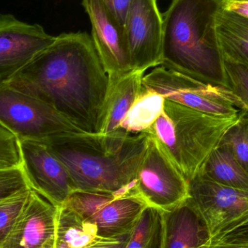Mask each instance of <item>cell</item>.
<instances>
[{
	"instance_id": "3",
	"label": "cell",
	"mask_w": 248,
	"mask_h": 248,
	"mask_svg": "<svg viewBox=\"0 0 248 248\" xmlns=\"http://www.w3.org/2000/svg\"><path fill=\"white\" fill-rule=\"evenodd\" d=\"M222 0H172L163 13L160 65L220 81L216 20Z\"/></svg>"
},
{
	"instance_id": "30",
	"label": "cell",
	"mask_w": 248,
	"mask_h": 248,
	"mask_svg": "<svg viewBox=\"0 0 248 248\" xmlns=\"http://www.w3.org/2000/svg\"><path fill=\"white\" fill-rule=\"evenodd\" d=\"M130 234L120 237V238L118 239L117 240L113 242V243H110V244L93 248H125L127 242H128V239H129Z\"/></svg>"
},
{
	"instance_id": "26",
	"label": "cell",
	"mask_w": 248,
	"mask_h": 248,
	"mask_svg": "<svg viewBox=\"0 0 248 248\" xmlns=\"http://www.w3.org/2000/svg\"><path fill=\"white\" fill-rule=\"evenodd\" d=\"M21 166L18 140L0 125V169Z\"/></svg>"
},
{
	"instance_id": "32",
	"label": "cell",
	"mask_w": 248,
	"mask_h": 248,
	"mask_svg": "<svg viewBox=\"0 0 248 248\" xmlns=\"http://www.w3.org/2000/svg\"></svg>"
},
{
	"instance_id": "16",
	"label": "cell",
	"mask_w": 248,
	"mask_h": 248,
	"mask_svg": "<svg viewBox=\"0 0 248 248\" xmlns=\"http://www.w3.org/2000/svg\"><path fill=\"white\" fill-rule=\"evenodd\" d=\"M118 239L99 235L95 224L63 204L58 207L55 248H93L110 244Z\"/></svg>"
},
{
	"instance_id": "29",
	"label": "cell",
	"mask_w": 248,
	"mask_h": 248,
	"mask_svg": "<svg viewBox=\"0 0 248 248\" xmlns=\"http://www.w3.org/2000/svg\"><path fill=\"white\" fill-rule=\"evenodd\" d=\"M224 10L248 19V0H222Z\"/></svg>"
},
{
	"instance_id": "19",
	"label": "cell",
	"mask_w": 248,
	"mask_h": 248,
	"mask_svg": "<svg viewBox=\"0 0 248 248\" xmlns=\"http://www.w3.org/2000/svg\"><path fill=\"white\" fill-rule=\"evenodd\" d=\"M198 174L221 185L248 192V173L225 147L214 150Z\"/></svg>"
},
{
	"instance_id": "22",
	"label": "cell",
	"mask_w": 248,
	"mask_h": 248,
	"mask_svg": "<svg viewBox=\"0 0 248 248\" xmlns=\"http://www.w3.org/2000/svg\"><path fill=\"white\" fill-rule=\"evenodd\" d=\"M220 81L238 100L242 110H248V67L221 59Z\"/></svg>"
},
{
	"instance_id": "1",
	"label": "cell",
	"mask_w": 248,
	"mask_h": 248,
	"mask_svg": "<svg viewBox=\"0 0 248 248\" xmlns=\"http://www.w3.org/2000/svg\"><path fill=\"white\" fill-rule=\"evenodd\" d=\"M6 84L45 102L82 132L101 133L110 81L87 32L58 35Z\"/></svg>"
},
{
	"instance_id": "31",
	"label": "cell",
	"mask_w": 248,
	"mask_h": 248,
	"mask_svg": "<svg viewBox=\"0 0 248 248\" xmlns=\"http://www.w3.org/2000/svg\"><path fill=\"white\" fill-rule=\"evenodd\" d=\"M210 248H248V246L232 243H211Z\"/></svg>"
},
{
	"instance_id": "18",
	"label": "cell",
	"mask_w": 248,
	"mask_h": 248,
	"mask_svg": "<svg viewBox=\"0 0 248 248\" xmlns=\"http://www.w3.org/2000/svg\"><path fill=\"white\" fill-rule=\"evenodd\" d=\"M143 73L132 71L122 78L110 81L105 106L104 123L100 134L119 129L121 123L142 90Z\"/></svg>"
},
{
	"instance_id": "10",
	"label": "cell",
	"mask_w": 248,
	"mask_h": 248,
	"mask_svg": "<svg viewBox=\"0 0 248 248\" xmlns=\"http://www.w3.org/2000/svg\"><path fill=\"white\" fill-rule=\"evenodd\" d=\"M189 195L212 237L248 215V192L221 185L202 174L189 182Z\"/></svg>"
},
{
	"instance_id": "28",
	"label": "cell",
	"mask_w": 248,
	"mask_h": 248,
	"mask_svg": "<svg viewBox=\"0 0 248 248\" xmlns=\"http://www.w3.org/2000/svg\"><path fill=\"white\" fill-rule=\"evenodd\" d=\"M116 20L124 26L134 0H100Z\"/></svg>"
},
{
	"instance_id": "9",
	"label": "cell",
	"mask_w": 248,
	"mask_h": 248,
	"mask_svg": "<svg viewBox=\"0 0 248 248\" xmlns=\"http://www.w3.org/2000/svg\"><path fill=\"white\" fill-rule=\"evenodd\" d=\"M163 27L157 0H134L124 26L133 71L144 74L160 65Z\"/></svg>"
},
{
	"instance_id": "13",
	"label": "cell",
	"mask_w": 248,
	"mask_h": 248,
	"mask_svg": "<svg viewBox=\"0 0 248 248\" xmlns=\"http://www.w3.org/2000/svg\"><path fill=\"white\" fill-rule=\"evenodd\" d=\"M92 24L91 37L110 81L132 72L123 26L100 0H82Z\"/></svg>"
},
{
	"instance_id": "25",
	"label": "cell",
	"mask_w": 248,
	"mask_h": 248,
	"mask_svg": "<svg viewBox=\"0 0 248 248\" xmlns=\"http://www.w3.org/2000/svg\"><path fill=\"white\" fill-rule=\"evenodd\" d=\"M31 189L22 166L0 169V201Z\"/></svg>"
},
{
	"instance_id": "14",
	"label": "cell",
	"mask_w": 248,
	"mask_h": 248,
	"mask_svg": "<svg viewBox=\"0 0 248 248\" xmlns=\"http://www.w3.org/2000/svg\"><path fill=\"white\" fill-rule=\"evenodd\" d=\"M58 207L31 189L16 225L0 248H55Z\"/></svg>"
},
{
	"instance_id": "2",
	"label": "cell",
	"mask_w": 248,
	"mask_h": 248,
	"mask_svg": "<svg viewBox=\"0 0 248 248\" xmlns=\"http://www.w3.org/2000/svg\"><path fill=\"white\" fill-rule=\"evenodd\" d=\"M149 137L119 128L109 134H65L40 142L63 163L74 191L137 195V173Z\"/></svg>"
},
{
	"instance_id": "11",
	"label": "cell",
	"mask_w": 248,
	"mask_h": 248,
	"mask_svg": "<svg viewBox=\"0 0 248 248\" xmlns=\"http://www.w3.org/2000/svg\"><path fill=\"white\" fill-rule=\"evenodd\" d=\"M17 140L21 166L31 188L55 206L63 205L74 191L63 163L43 143Z\"/></svg>"
},
{
	"instance_id": "20",
	"label": "cell",
	"mask_w": 248,
	"mask_h": 248,
	"mask_svg": "<svg viewBox=\"0 0 248 248\" xmlns=\"http://www.w3.org/2000/svg\"><path fill=\"white\" fill-rule=\"evenodd\" d=\"M164 103L163 96L142 87L119 128L130 134L147 132L163 113Z\"/></svg>"
},
{
	"instance_id": "4",
	"label": "cell",
	"mask_w": 248,
	"mask_h": 248,
	"mask_svg": "<svg viewBox=\"0 0 248 248\" xmlns=\"http://www.w3.org/2000/svg\"><path fill=\"white\" fill-rule=\"evenodd\" d=\"M240 112L218 116L165 99L163 113L146 133L156 139L189 182L201 171L224 134L238 122Z\"/></svg>"
},
{
	"instance_id": "27",
	"label": "cell",
	"mask_w": 248,
	"mask_h": 248,
	"mask_svg": "<svg viewBox=\"0 0 248 248\" xmlns=\"http://www.w3.org/2000/svg\"><path fill=\"white\" fill-rule=\"evenodd\" d=\"M211 243H232L248 246V215L214 236Z\"/></svg>"
},
{
	"instance_id": "23",
	"label": "cell",
	"mask_w": 248,
	"mask_h": 248,
	"mask_svg": "<svg viewBox=\"0 0 248 248\" xmlns=\"http://www.w3.org/2000/svg\"><path fill=\"white\" fill-rule=\"evenodd\" d=\"M218 146L227 149L248 173V110H241L238 122L224 134Z\"/></svg>"
},
{
	"instance_id": "6",
	"label": "cell",
	"mask_w": 248,
	"mask_h": 248,
	"mask_svg": "<svg viewBox=\"0 0 248 248\" xmlns=\"http://www.w3.org/2000/svg\"><path fill=\"white\" fill-rule=\"evenodd\" d=\"M0 125L17 140L36 141L84 133L45 102L6 83L0 84Z\"/></svg>"
},
{
	"instance_id": "12",
	"label": "cell",
	"mask_w": 248,
	"mask_h": 248,
	"mask_svg": "<svg viewBox=\"0 0 248 248\" xmlns=\"http://www.w3.org/2000/svg\"><path fill=\"white\" fill-rule=\"evenodd\" d=\"M55 38L40 25L0 14V84L13 78Z\"/></svg>"
},
{
	"instance_id": "8",
	"label": "cell",
	"mask_w": 248,
	"mask_h": 248,
	"mask_svg": "<svg viewBox=\"0 0 248 248\" xmlns=\"http://www.w3.org/2000/svg\"><path fill=\"white\" fill-rule=\"evenodd\" d=\"M149 135L137 173L135 190L148 206L166 211L189 198V182L156 139Z\"/></svg>"
},
{
	"instance_id": "7",
	"label": "cell",
	"mask_w": 248,
	"mask_h": 248,
	"mask_svg": "<svg viewBox=\"0 0 248 248\" xmlns=\"http://www.w3.org/2000/svg\"><path fill=\"white\" fill-rule=\"evenodd\" d=\"M65 205L95 224L99 235L117 239L130 234L146 207L139 195L74 191Z\"/></svg>"
},
{
	"instance_id": "24",
	"label": "cell",
	"mask_w": 248,
	"mask_h": 248,
	"mask_svg": "<svg viewBox=\"0 0 248 248\" xmlns=\"http://www.w3.org/2000/svg\"><path fill=\"white\" fill-rule=\"evenodd\" d=\"M32 189L0 201V247L20 217Z\"/></svg>"
},
{
	"instance_id": "5",
	"label": "cell",
	"mask_w": 248,
	"mask_h": 248,
	"mask_svg": "<svg viewBox=\"0 0 248 248\" xmlns=\"http://www.w3.org/2000/svg\"><path fill=\"white\" fill-rule=\"evenodd\" d=\"M143 88L165 99L204 113L232 116L242 110L238 100L221 81L159 65L142 76Z\"/></svg>"
},
{
	"instance_id": "17",
	"label": "cell",
	"mask_w": 248,
	"mask_h": 248,
	"mask_svg": "<svg viewBox=\"0 0 248 248\" xmlns=\"http://www.w3.org/2000/svg\"><path fill=\"white\" fill-rule=\"evenodd\" d=\"M221 59L248 67V19L222 8L216 20Z\"/></svg>"
},
{
	"instance_id": "21",
	"label": "cell",
	"mask_w": 248,
	"mask_h": 248,
	"mask_svg": "<svg viewBox=\"0 0 248 248\" xmlns=\"http://www.w3.org/2000/svg\"><path fill=\"white\" fill-rule=\"evenodd\" d=\"M162 211L147 206L129 235L125 248H162Z\"/></svg>"
},
{
	"instance_id": "15",
	"label": "cell",
	"mask_w": 248,
	"mask_h": 248,
	"mask_svg": "<svg viewBox=\"0 0 248 248\" xmlns=\"http://www.w3.org/2000/svg\"><path fill=\"white\" fill-rule=\"evenodd\" d=\"M162 248H210L212 234L189 198L170 209L162 211Z\"/></svg>"
}]
</instances>
